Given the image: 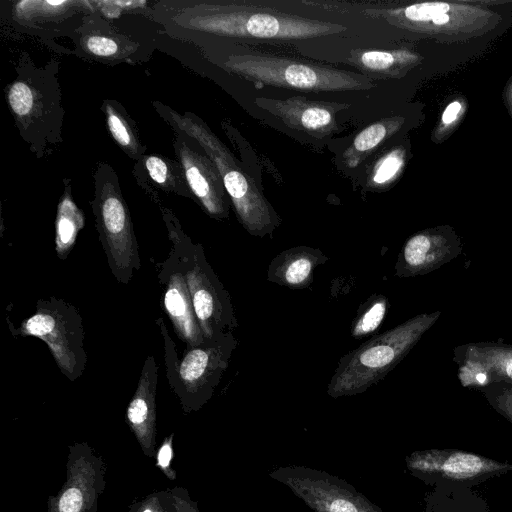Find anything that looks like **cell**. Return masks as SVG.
<instances>
[{
  "label": "cell",
  "mask_w": 512,
  "mask_h": 512,
  "mask_svg": "<svg viewBox=\"0 0 512 512\" xmlns=\"http://www.w3.org/2000/svg\"><path fill=\"white\" fill-rule=\"evenodd\" d=\"M186 31L232 38L305 40L339 34L341 24L247 4L193 3L173 18Z\"/></svg>",
  "instance_id": "cell-1"
},
{
  "label": "cell",
  "mask_w": 512,
  "mask_h": 512,
  "mask_svg": "<svg viewBox=\"0 0 512 512\" xmlns=\"http://www.w3.org/2000/svg\"><path fill=\"white\" fill-rule=\"evenodd\" d=\"M158 114L186 138L193 139L216 166L226 193L243 228L252 236H271L281 219L258 188L252 176L241 167L228 148L193 114H179L154 102Z\"/></svg>",
  "instance_id": "cell-2"
},
{
  "label": "cell",
  "mask_w": 512,
  "mask_h": 512,
  "mask_svg": "<svg viewBox=\"0 0 512 512\" xmlns=\"http://www.w3.org/2000/svg\"><path fill=\"white\" fill-rule=\"evenodd\" d=\"M440 316V311L415 315L342 356L327 385V394L336 399L365 392L406 357Z\"/></svg>",
  "instance_id": "cell-3"
},
{
  "label": "cell",
  "mask_w": 512,
  "mask_h": 512,
  "mask_svg": "<svg viewBox=\"0 0 512 512\" xmlns=\"http://www.w3.org/2000/svg\"><path fill=\"white\" fill-rule=\"evenodd\" d=\"M256 85L308 91L369 90L376 84L362 73L322 66L285 56L248 53L229 56L220 65Z\"/></svg>",
  "instance_id": "cell-4"
},
{
  "label": "cell",
  "mask_w": 512,
  "mask_h": 512,
  "mask_svg": "<svg viewBox=\"0 0 512 512\" xmlns=\"http://www.w3.org/2000/svg\"><path fill=\"white\" fill-rule=\"evenodd\" d=\"M161 210L204 338L213 339L234 332L238 322L230 294L209 264L202 245L192 242L168 209L162 207Z\"/></svg>",
  "instance_id": "cell-5"
},
{
  "label": "cell",
  "mask_w": 512,
  "mask_h": 512,
  "mask_svg": "<svg viewBox=\"0 0 512 512\" xmlns=\"http://www.w3.org/2000/svg\"><path fill=\"white\" fill-rule=\"evenodd\" d=\"M91 205L109 268L119 283L128 284L141 267L138 242L118 177L108 164L97 167Z\"/></svg>",
  "instance_id": "cell-6"
},
{
  "label": "cell",
  "mask_w": 512,
  "mask_h": 512,
  "mask_svg": "<svg viewBox=\"0 0 512 512\" xmlns=\"http://www.w3.org/2000/svg\"><path fill=\"white\" fill-rule=\"evenodd\" d=\"M14 335L33 336L48 346L61 373L71 382L82 376L87 354L79 310L64 299H38L35 312L13 330Z\"/></svg>",
  "instance_id": "cell-7"
},
{
  "label": "cell",
  "mask_w": 512,
  "mask_h": 512,
  "mask_svg": "<svg viewBox=\"0 0 512 512\" xmlns=\"http://www.w3.org/2000/svg\"><path fill=\"white\" fill-rule=\"evenodd\" d=\"M238 340L233 332L185 348L171 390L186 414L199 411L212 398L229 366Z\"/></svg>",
  "instance_id": "cell-8"
},
{
  "label": "cell",
  "mask_w": 512,
  "mask_h": 512,
  "mask_svg": "<svg viewBox=\"0 0 512 512\" xmlns=\"http://www.w3.org/2000/svg\"><path fill=\"white\" fill-rule=\"evenodd\" d=\"M411 475L437 488H472L512 471V464L459 449L417 450L405 458Z\"/></svg>",
  "instance_id": "cell-9"
},
{
  "label": "cell",
  "mask_w": 512,
  "mask_h": 512,
  "mask_svg": "<svg viewBox=\"0 0 512 512\" xmlns=\"http://www.w3.org/2000/svg\"><path fill=\"white\" fill-rule=\"evenodd\" d=\"M269 477L314 512H384L349 482L323 470L287 465L275 468Z\"/></svg>",
  "instance_id": "cell-10"
},
{
  "label": "cell",
  "mask_w": 512,
  "mask_h": 512,
  "mask_svg": "<svg viewBox=\"0 0 512 512\" xmlns=\"http://www.w3.org/2000/svg\"><path fill=\"white\" fill-rule=\"evenodd\" d=\"M107 465L87 442L69 446L66 481L48 498L47 512H97L105 490Z\"/></svg>",
  "instance_id": "cell-11"
},
{
  "label": "cell",
  "mask_w": 512,
  "mask_h": 512,
  "mask_svg": "<svg viewBox=\"0 0 512 512\" xmlns=\"http://www.w3.org/2000/svg\"><path fill=\"white\" fill-rule=\"evenodd\" d=\"M462 242L450 226L421 230L402 246L395 263V275L408 278L426 275L456 258Z\"/></svg>",
  "instance_id": "cell-12"
},
{
  "label": "cell",
  "mask_w": 512,
  "mask_h": 512,
  "mask_svg": "<svg viewBox=\"0 0 512 512\" xmlns=\"http://www.w3.org/2000/svg\"><path fill=\"white\" fill-rule=\"evenodd\" d=\"M173 145L192 198L211 218H228L230 199L214 163L206 154L195 151L181 134Z\"/></svg>",
  "instance_id": "cell-13"
},
{
  "label": "cell",
  "mask_w": 512,
  "mask_h": 512,
  "mask_svg": "<svg viewBox=\"0 0 512 512\" xmlns=\"http://www.w3.org/2000/svg\"><path fill=\"white\" fill-rule=\"evenodd\" d=\"M162 290V307L181 342L194 347L205 338L197 321L180 259L171 248L168 257L156 264Z\"/></svg>",
  "instance_id": "cell-14"
},
{
  "label": "cell",
  "mask_w": 512,
  "mask_h": 512,
  "mask_svg": "<svg viewBox=\"0 0 512 512\" xmlns=\"http://www.w3.org/2000/svg\"><path fill=\"white\" fill-rule=\"evenodd\" d=\"M254 102L288 128L315 138L337 132L336 114L349 107L347 103L315 101L302 96L284 100L258 97Z\"/></svg>",
  "instance_id": "cell-15"
},
{
  "label": "cell",
  "mask_w": 512,
  "mask_h": 512,
  "mask_svg": "<svg viewBox=\"0 0 512 512\" xmlns=\"http://www.w3.org/2000/svg\"><path fill=\"white\" fill-rule=\"evenodd\" d=\"M454 362L463 387L478 389L491 383L512 384V345L472 342L454 348Z\"/></svg>",
  "instance_id": "cell-16"
},
{
  "label": "cell",
  "mask_w": 512,
  "mask_h": 512,
  "mask_svg": "<svg viewBox=\"0 0 512 512\" xmlns=\"http://www.w3.org/2000/svg\"><path fill=\"white\" fill-rule=\"evenodd\" d=\"M158 367L152 355L144 361L136 390L129 401L125 420L145 456L156 455V389Z\"/></svg>",
  "instance_id": "cell-17"
},
{
  "label": "cell",
  "mask_w": 512,
  "mask_h": 512,
  "mask_svg": "<svg viewBox=\"0 0 512 512\" xmlns=\"http://www.w3.org/2000/svg\"><path fill=\"white\" fill-rule=\"evenodd\" d=\"M327 260L318 248H289L272 259L267 269V280L290 289H304L311 285L315 269Z\"/></svg>",
  "instance_id": "cell-18"
},
{
  "label": "cell",
  "mask_w": 512,
  "mask_h": 512,
  "mask_svg": "<svg viewBox=\"0 0 512 512\" xmlns=\"http://www.w3.org/2000/svg\"><path fill=\"white\" fill-rule=\"evenodd\" d=\"M348 62L370 79L401 78L419 62V55L405 49L350 51Z\"/></svg>",
  "instance_id": "cell-19"
},
{
  "label": "cell",
  "mask_w": 512,
  "mask_h": 512,
  "mask_svg": "<svg viewBox=\"0 0 512 512\" xmlns=\"http://www.w3.org/2000/svg\"><path fill=\"white\" fill-rule=\"evenodd\" d=\"M403 123V117L393 116L375 121L362 129L343 153L346 166L358 167L380 145L395 135Z\"/></svg>",
  "instance_id": "cell-20"
},
{
  "label": "cell",
  "mask_w": 512,
  "mask_h": 512,
  "mask_svg": "<svg viewBox=\"0 0 512 512\" xmlns=\"http://www.w3.org/2000/svg\"><path fill=\"white\" fill-rule=\"evenodd\" d=\"M84 224V214L73 201L70 187L67 186L59 201L55 219V252L60 260H66L69 256Z\"/></svg>",
  "instance_id": "cell-21"
},
{
  "label": "cell",
  "mask_w": 512,
  "mask_h": 512,
  "mask_svg": "<svg viewBox=\"0 0 512 512\" xmlns=\"http://www.w3.org/2000/svg\"><path fill=\"white\" fill-rule=\"evenodd\" d=\"M7 99L15 119L25 128L46 113L45 98L32 80L14 81L8 88Z\"/></svg>",
  "instance_id": "cell-22"
},
{
  "label": "cell",
  "mask_w": 512,
  "mask_h": 512,
  "mask_svg": "<svg viewBox=\"0 0 512 512\" xmlns=\"http://www.w3.org/2000/svg\"><path fill=\"white\" fill-rule=\"evenodd\" d=\"M138 164L142 166L144 174L161 190L192 197L179 162L157 155H144L138 160Z\"/></svg>",
  "instance_id": "cell-23"
},
{
  "label": "cell",
  "mask_w": 512,
  "mask_h": 512,
  "mask_svg": "<svg viewBox=\"0 0 512 512\" xmlns=\"http://www.w3.org/2000/svg\"><path fill=\"white\" fill-rule=\"evenodd\" d=\"M127 512H200L183 487L154 491L133 502Z\"/></svg>",
  "instance_id": "cell-24"
},
{
  "label": "cell",
  "mask_w": 512,
  "mask_h": 512,
  "mask_svg": "<svg viewBox=\"0 0 512 512\" xmlns=\"http://www.w3.org/2000/svg\"><path fill=\"white\" fill-rule=\"evenodd\" d=\"M103 106L112 138L129 157L140 160L144 156L145 147L139 142L136 128L128 115L114 102L105 101Z\"/></svg>",
  "instance_id": "cell-25"
},
{
  "label": "cell",
  "mask_w": 512,
  "mask_h": 512,
  "mask_svg": "<svg viewBox=\"0 0 512 512\" xmlns=\"http://www.w3.org/2000/svg\"><path fill=\"white\" fill-rule=\"evenodd\" d=\"M389 300L382 294H373L358 308L350 335L354 339H362L378 330L386 316Z\"/></svg>",
  "instance_id": "cell-26"
},
{
  "label": "cell",
  "mask_w": 512,
  "mask_h": 512,
  "mask_svg": "<svg viewBox=\"0 0 512 512\" xmlns=\"http://www.w3.org/2000/svg\"><path fill=\"white\" fill-rule=\"evenodd\" d=\"M406 161L403 146L394 147L383 154L367 175V186L371 190H383L393 184L402 173Z\"/></svg>",
  "instance_id": "cell-27"
},
{
  "label": "cell",
  "mask_w": 512,
  "mask_h": 512,
  "mask_svg": "<svg viewBox=\"0 0 512 512\" xmlns=\"http://www.w3.org/2000/svg\"><path fill=\"white\" fill-rule=\"evenodd\" d=\"M80 46L89 55L103 58L119 57L130 52L122 49L119 39L110 33H86L80 38Z\"/></svg>",
  "instance_id": "cell-28"
},
{
  "label": "cell",
  "mask_w": 512,
  "mask_h": 512,
  "mask_svg": "<svg viewBox=\"0 0 512 512\" xmlns=\"http://www.w3.org/2000/svg\"><path fill=\"white\" fill-rule=\"evenodd\" d=\"M477 390L497 413L512 424V384L496 382Z\"/></svg>",
  "instance_id": "cell-29"
},
{
  "label": "cell",
  "mask_w": 512,
  "mask_h": 512,
  "mask_svg": "<svg viewBox=\"0 0 512 512\" xmlns=\"http://www.w3.org/2000/svg\"><path fill=\"white\" fill-rule=\"evenodd\" d=\"M174 433L166 436L156 451V467L171 481L176 479V471L171 467L174 456L173 452Z\"/></svg>",
  "instance_id": "cell-30"
},
{
  "label": "cell",
  "mask_w": 512,
  "mask_h": 512,
  "mask_svg": "<svg viewBox=\"0 0 512 512\" xmlns=\"http://www.w3.org/2000/svg\"><path fill=\"white\" fill-rule=\"evenodd\" d=\"M462 110V104L459 101H452L443 111L441 122L443 125H450L456 121Z\"/></svg>",
  "instance_id": "cell-31"
},
{
  "label": "cell",
  "mask_w": 512,
  "mask_h": 512,
  "mask_svg": "<svg viewBox=\"0 0 512 512\" xmlns=\"http://www.w3.org/2000/svg\"><path fill=\"white\" fill-rule=\"evenodd\" d=\"M507 105L509 106V110L512 114V84L507 88Z\"/></svg>",
  "instance_id": "cell-32"
}]
</instances>
